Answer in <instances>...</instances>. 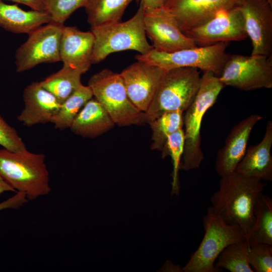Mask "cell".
<instances>
[{
  "label": "cell",
  "instance_id": "cell-24",
  "mask_svg": "<svg viewBox=\"0 0 272 272\" xmlns=\"http://www.w3.org/2000/svg\"><path fill=\"white\" fill-rule=\"evenodd\" d=\"M82 75L76 70L63 65L59 71L40 83L61 103L82 85L81 81Z\"/></svg>",
  "mask_w": 272,
  "mask_h": 272
},
{
  "label": "cell",
  "instance_id": "cell-22",
  "mask_svg": "<svg viewBox=\"0 0 272 272\" xmlns=\"http://www.w3.org/2000/svg\"><path fill=\"white\" fill-rule=\"evenodd\" d=\"M133 1L88 0L84 7L88 23L94 28L120 22L126 7Z\"/></svg>",
  "mask_w": 272,
  "mask_h": 272
},
{
  "label": "cell",
  "instance_id": "cell-26",
  "mask_svg": "<svg viewBox=\"0 0 272 272\" xmlns=\"http://www.w3.org/2000/svg\"><path fill=\"white\" fill-rule=\"evenodd\" d=\"M249 246L245 240L226 246L219 254L215 263L216 267L231 272H253L248 260Z\"/></svg>",
  "mask_w": 272,
  "mask_h": 272
},
{
  "label": "cell",
  "instance_id": "cell-34",
  "mask_svg": "<svg viewBox=\"0 0 272 272\" xmlns=\"http://www.w3.org/2000/svg\"><path fill=\"white\" fill-rule=\"evenodd\" d=\"M142 5L145 12H149L163 7V0H137Z\"/></svg>",
  "mask_w": 272,
  "mask_h": 272
},
{
  "label": "cell",
  "instance_id": "cell-10",
  "mask_svg": "<svg viewBox=\"0 0 272 272\" xmlns=\"http://www.w3.org/2000/svg\"><path fill=\"white\" fill-rule=\"evenodd\" d=\"M63 26L50 22L29 34L27 40L16 50V71L24 72L41 63L60 61L59 46Z\"/></svg>",
  "mask_w": 272,
  "mask_h": 272
},
{
  "label": "cell",
  "instance_id": "cell-15",
  "mask_svg": "<svg viewBox=\"0 0 272 272\" xmlns=\"http://www.w3.org/2000/svg\"><path fill=\"white\" fill-rule=\"evenodd\" d=\"M164 73L159 66L137 60L120 74L130 100L141 111H147Z\"/></svg>",
  "mask_w": 272,
  "mask_h": 272
},
{
  "label": "cell",
  "instance_id": "cell-23",
  "mask_svg": "<svg viewBox=\"0 0 272 272\" xmlns=\"http://www.w3.org/2000/svg\"><path fill=\"white\" fill-rule=\"evenodd\" d=\"M254 222L246 241L249 247L259 243L272 245V199L261 193L254 208Z\"/></svg>",
  "mask_w": 272,
  "mask_h": 272
},
{
  "label": "cell",
  "instance_id": "cell-17",
  "mask_svg": "<svg viewBox=\"0 0 272 272\" xmlns=\"http://www.w3.org/2000/svg\"><path fill=\"white\" fill-rule=\"evenodd\" d=\"M94 36L76 26H63L60 42L59 54L63 65L76 70L82 74L93 64Z\"/></svg>",
  "mask_w": 272,
  "mask_h": 272
},
{
  "label": "cell",
  "instance_id": "cell-29",
  "mask_svg": "<svg viewBox=\"0 0 272 272\" xmlns=\"http://www.w3.org/2000/svg\"><path fill=\"white\" fill-rule=\"evenodd\" d=\"M88 0H45L46 10L51 22L64 24L77 9L84 7Z\"/></svg>",
  "mask_w": 272,
  "mask_h": 272
},
{
  "label": "cell",
  "instance_id": "cell-31",
  "mask_svg": "<svg viewBox=\"0 0 272 272\" xmlns=\"http://www.w3.org/2000/svg\"><path fill=\"white\" fill-rule=\"evenodd\" d=\"M0 145L4 149L16 152L26 148V146L16 130L0 114Z\"/></svg>",
  "mask_w": 272,
  "mask_h": 272
},
{
  "label": "cell",
  "instance_id": "cell-9",
  "mask_svg": "<svg viewBox=\"0 0 272 272\" xmlns=\"http://www.w3.org/2000/svg\"><path fill=\"white\" fill-rule=\"evenodd\" d=\"M271 56L230 54L219 78L225 86L243 91L271 88Z\"/></svg>",
  "mask_w": 272,
  "mask_h": 272
},
{
  "label": "cell",
  "instance_id": "cell-27",
  "mask_svg": "<svg viewBox=\"0 0 272 272\" xmlns=\"http://www.w3.org/2000/svg\"><path fill=\"white\" fill-rule=\"evenodd\" d=\"M183 112H166L148 123L152 130L151 149L162 151L169 135L183 128Z\"/></svg>",
  "mask_w": 272,
  "mask_h": 272
},
{
  "label": "cell",
  "instance_id": "cell-4",
  "mask_svg": "<svg viewBox=\"0 0 272 272\" xmlns=\"http://www.w3.org/2000/svg\"><path fill=\"white\" fill-rule=\"evenodd\" d=\"M144 15L145 10L140 5L135 15L126 21L91 28L95 39L93 64L114 52L131 50L145 54L151 51L153 47L147 39Z\"/></svg>",
  "mask_w": 272,
  "mask_h": 272
},
{
  "label": "cell",
  "instance_id": "cell-14",
  "mask_svg": "<svg viewBox=\"0 0 272 272\" xmlns=\"http://www.w3.org/2000/svg\"><path fill=\"white\" fill-rule=\"evenodd\" d=\"M237 0H163V8L171 14L184 34L219 12L235 6Z\"/></svg>",
  "mask_w": 272,
  "mask_h": 272
},
{
  "label": "cell",
  "instance_id": "cell-21",
  "mask_svg": "<svg viewBox=\"0 0 272 272\" xmlns=\"http://www.w3.org/2000/svg\"><path fill=\"white\" fill-rule=\"evenodd\" d=\"M51 22L47 12L25 11L17 5H9L0 0V27L16 34H29Z\"/></svg>",
  "mask_w": 272,
  "mask_h": 272
},
{
  "label": "cell",
  "instance_id": "cell-30",
  "mask_svg": "<svg viewBox=\"0 0 272 272\" xmlns=\"http://www.w3.org/2000/svg\"><path fill=\"white\" fill-rule=\"evenodd\" d=\"M249 263L253 271H272V245L259 243L249 247Z\"/></svg>",
  "mask_w": 272,
  "mask_h": 272
},
{
  "label": "cell",
  "instance_id": "cell-2",
  "mask_svg": "<svg viewBox=\"0 0 272 272\" xmlns=\"http://www.w3.org/2000/svg\"><path fill=\"white\" fill-rule=\"evenodd\" d=\"M42 153H34L26 148L13 152L0 150V175L16 191L33 200L49 194V174Z\"/></svg>",
  "mask_w": 272,
  "mask_h": 272
},
{
  "label": "cell",
  "instance_id": "cell-8",
  "mask_svg": "<svg viewBox=\"0 0 272 272\" xmlns=\"http://www.w3.org/2000/svg\"><path fill=\"white\" fill-rule=\"evenodd\" d=\"M228 42L166 52L152 49L145 54H138L137 60L155 65L165 71L179 67H194L209 71L219 77L230 54L226 52Z\"/></svg>",
  "mask_w": 272,
  "mask_h": 272
},
{
  "label": "cell",
  "instance_id": "cell-11",
  "mask_svg": "<svg viewBox=\"0 0 272 272\" xmlns=\"http://www.w3.org/2000/svg\"><path fill=\"white\" fill-rule=\"evenodd\" d=\"M247 36L250 38L251 55H271L272 0H237Z\"/></svg>",
  "mask_w": 272,
  "mask_h": 272
},
{
  "label": "cell",
  "instance_id": "cell-32",
  "mask_svg": "<svg viewBox=\"0 0 272 272\" xmlns=\"http://www.w3.org/2000/svg\"><path fill=\"white\" fill-rule=\"evenodd\" d=\"M28 201L24 193L18 191L14 196L0 202V211L7 209H19Z\"/></svg>",
  "mask_w": 272,
  "mask_h": 272
},
{
  "label": "cell",
  "instance_id": "cell-7",
  "mask_svg": "<svg viewBox=\"0 0 272 272\" xmlns=\"http://www.w3.org/2000/svg\"><path fill=\"white\" fill-rule=\"evenodd\" d=\"M205 235L187 264L184 272H219L215 263L219 254L228 245L246 239L239 227L226 224L209 207L203 218Z\"/></svg>",
  "mask_w": 272,
  "mask_h": 272
},
{
  "label": "cell",
  "instance_id": "cell-18",
  "mask_svg": "<svg viewBox=\"0 0 272 272\" xmlns=\"http://www.w3.org/2000/svg\"><path fill=\"white\" fill-rule=\"evenodd\" d=\"M23 98L24 107L17 119L28 127L51 122L58 111L61 103L50 92L34 82L24 89Z\"/></svg>",
  "mask_w": 272,
  "mask_h": 272
},
{
  "label": "cell",
  "instance_id": "cell-13",
  "mask_svg": "<svg viewBox=\"0 0 272 272\" xmlns=\"http://www.w3.org/2000/svg\"><path fill=\"white\" fill-rule=\"evenodd\" d=\"M144 21L146 35L156 50L172 52L197 46L181 31L174 17L163 7L145 12Z\"/></svg>",
  "mask_w": 272,
  "mask_h": 272
},
{
  "label": "cell",
  "instance_id": "cell-1",
  "mask_svg": "<svg viewBox=\"0 0 272 272\" xmlns=\"http://www.w3.org/2000/svg\"><path fill=\"white\" fill-rule=\"evenodd\" d=\"M219 189L211 197L210 206L226 224L248 234L254 222V208L265 183L236 171L221 176Z\"/></svg>",
  "mask_w": 272,
  "mask_h": 272
},
{
  "label": "cell",
  "instance_id": "cell-36",
  "mask_svg": "<svg viewBox=\"0 0 272 272\" xmlns=\"http://www.w3.org/2000/svg\"><path fill=\"white\" fill-rule=\"evenodd\" d=\"M164 269L165 271H183L182 268L180 266L174 265L171 264L170 262H167L165 266H164Z\"/></svg>",
  "mask_w": 272,
  "mask_h": 272
},
{
  "label": "cell",
  "instance_id": "cell-5",
  "mask_svg": "<svg viewBox=\"0 0 272 272\" xmlns=\"http://www.w3.org/2000/svg\"><path fill=\"white\" fill-rule=\"evenodd\" d=\"M198 70L184 67L165 71L145 112L147 123L165 112H183L187 109L199 87L201 77Z\"/></svg>",
  "mask_w": 272,
  "mask_h": 272
},
{
  "label": "cell",
  "instance_id": "cell-19",
  "mask_svg": "<svg viewBox=\"0 0 272 272\" xmlns=\"http://www.w3.org/2000/svg\"><path fill=\"white\" fill-rule=\"evenodd\" d=\"M271 146L272 121L269 120L262 140L247 148L235 171L248 177L272 181Z\"/></svg>",
  "mask_w": 272,
  "mask_h": 272
},
{
  "label": "cell",
  "instance_id": "cell-6",
  "mask_svg": "<svg viewBox=\"0 0 272 272\" xmlns=\"http://www.w3.org/2000/svg\"><path fill=\"white\" fill-rule=\"evenodd\" d=\"M88 86L115 124L127 126L147 123L146 113L140 110L130 100L120 74L103 69L91 76Z\"/></svg>",
  "mask_w": 272,
  "mask_h": 272
},
{
  "label": "cell",
  "instance_id": "cell-12",
  "mask_svg": "<svg viewBox=\"0 0 272 272\" xmlns=\"http://www.w3.org/2000/svg\"><path fill=\"white\" fill-rule=\"evenodd\" d=\"M184 34L199 46L241 41L248 37L243 16L235 6L219 12L205 24Z\"/></svg>",
  "mask_w": 272,
  "mask_h": 272
},
{
  "label": "cell",
  "instance_id": "cell-28",
  "mask_svg": "<svg viewBox=\"0 0 272 272\" xmlns=\"http://www.w3.org/2000/svg\"><path fill=\"white\" fill-rule=\"evenodd\" d=\"M184 143V131L182 128L169 136L161 151L162 158L170 156L172 159L173 164L172 184L173 193H177L178 191V170L180 168Z\"/></svg>",
  "mask_w": 272,
  "mask_h": 272
},
{
  "label": "cell",
  "instance_id": "cell-33",
  "mask_svg": "<svg viewBox=\"0 0 272 272\" xmlns=\"http://www.w3.org/2000/svg\"><path fill=\"white\" fill-rule=\"evenodd\" d=\"M25 5L33 10L46 12L45 0H9Z\"/></svg>",
  "mask_w": 272,
  "mask_h": 272
},
{
  "label": "cell",
  "instance_id": "cell-3",
  "mask_svg": "<svg viewBox=\"0 0 272 272\" xmlns=\"http://www.w3.org/2000/svg\"><path fill=\"white\" fill-rule=\"evenodd\" d=\"M224 87L213 73L203 72L194 99L183 116L184 143L180 168L185 171L198 168L204 159L200 134L202 118L214 105Z\"/></svg>",
  "mask_w": 272,
  "mask_h": 272
},
{
  "label": "cell",
  "instance_id": "cell-16",
  "mask_svg": "<svg viewBox=\"0 0 272 272\" xmlns=\"http://www.w3.org/2000/svg\"><path fill=\"white\" fill-rule=\"evenodd\" d=\"M262 116L251 114L240 121L231 129L224 146L217 152L216 170L220 176L235 171L243 157L251 131Z\"/></svg>",
  "mask_w": 272,
  "mask_h": 272
},
{
  "label": "cell",
  "instance_id": "cell-35",
  "mask_svg": "<svg viewBox=\"0 0 272 272\" xmlns=\"http://www.w3.org/2000/svg\"><path fill=\"white\" fill-rule=\"evenodd\" d=\"M15 190L0 175V195L5 191Z\"/></svg>",
  "mask_w": 272,
  "mask_h": 272
},
{
  "label": "cell",
  "instance_id": "cell-25",
  "mask_svg": "<svg viewBox=\"0 0 272 272\" xmlns=\"http://www.w3.org/2000/svg\"><path fill=\"white\" fill-rule=\"evenodd\" d=\"M93 97L90 87L82 85L61 103L51 123L59 130L69 128L82 108Z\"/></svg>",
  "mask_w": 272,
  "mask_h": 272
},
{
  "label": "cell",
  "instance_id": "cell-20",
  "mask_svg": "<svg viewBox=\"0 0 272 272\" xmlns=\"http://www.w3.org/2000/svg\"><path fill=\"white\" fill-rule=\"evenodd\" d=\"M114 125L103 106L95 98H91L82 108L69 128L77 135L93 138L109 131Z\"/></svg>",
  "mask_w": 272,
  "mask_h": 272
}]
</instances>
